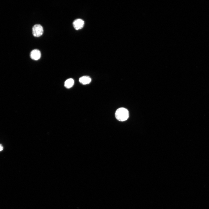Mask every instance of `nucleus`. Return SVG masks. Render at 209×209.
Instances as JSON below:
<instances>
[{
    "mask_svg": "<svg viewBox=\"0 0 209 209\" xmlns=\"http://www.w3.org/2000/svg\"><path fill=\"white\" fill-rule=\"evenodd\" d=\"M79 81L81 83L85 85L89 84L91 81V79L89 76H84L79 78Z\"/></svg>",
    "mask_w": 209,
    "mask_h": 209,
    "instance_id": "39448f33",
    "label": "nucleus"
},
{
    "mask_svg": "<svg viewBox=\"0 0 209 209\" xmlns=\"http://www.w3.org/2000/svg\"><path fill=\"white\" fill-rule=\"evenodd\" d=\"M32 33L33 35L35 37L41 36L43 33V27L39 24L35 25L32 28Z\"/></svg>",
    "mask_w": 209,
    "mask_h": 209,
    "instance_id": "f03ea898",
    "label": "nucleus"
},
{
    "mask_svg": "<svg viewBox=\"0 0 209 209\" xmlns=\"http://www.w3.org/2000/svg\"><path fill=\"white\" fill-rule=\"evenodd\" d=\"M3 149V145L1 144H0V152Z\"/></svg>",
    "mask_w": 209,
    "mask_h": 209,
    "instance_id": "0eeeda50",
    "label": "nucleus"
},
{
    "mask_svg": "<svg viewBox=\"0 0 209 209\" xmlns=\"http://www.w3.org/2000/svg\"><path fill=\"white\" fill-rule=\"evenodd\" d=\"M84 24V22L81 19H78L75 20L73 22V25L76 30L82 28Z\"/></svg>",
    "mask_w": 209,
    "mask_h": 209,
    "instance_id": "7ed1b4c3",
    "label": "nucleus"
},
{
    "mask_svg": "<svg viewBox=\"0 0 209 209\" xmlns=\"http://www.w3.org/2000/svg\"><path fill=\"white\" fill-rule=\"evenodd\" d=\"M74 84V80L72 78H69L65 81L64 86L66 88H70L73 86Z\"/></svg>",
    "mask_w": 209,
    "mask_h": 209,
    "instance_id": "423d86ee",
    "label": "nucleus"
},
{
    "mask_svg": "<svg viewBox=\"0 0 209 209\" xmlns=\"http://www.w3.org/2000/svg\"><path fill=\"white\" fill-rule=\"evenodd\" d=\"M30 55V57L33 60H37L40 58L41 56V53L39 50L37 49H35L31 52Z\"/></svg>",
    "mask_w": 209,
    "mask_h": 209,
    "instance_id": "20e7f679",
    "label": "nucleus"
},
{
    "mask_svg": "<svg viewBox=\"0 0 209 209\" xmlns=\"http://www.w3.org/2000/svg\"><path fill=\"white\" fill-rule=\"evenodd\" d=\"M116 119L120 121H123L127 119L129 117V112L127 109L121 107L118 109L115 113Z\"/></svg>",
    "mask_w": 209,
    "mask_h": 209,
    "instance_id": "f257e3e1",
    "label": "nucleus"
}]
</instances>
